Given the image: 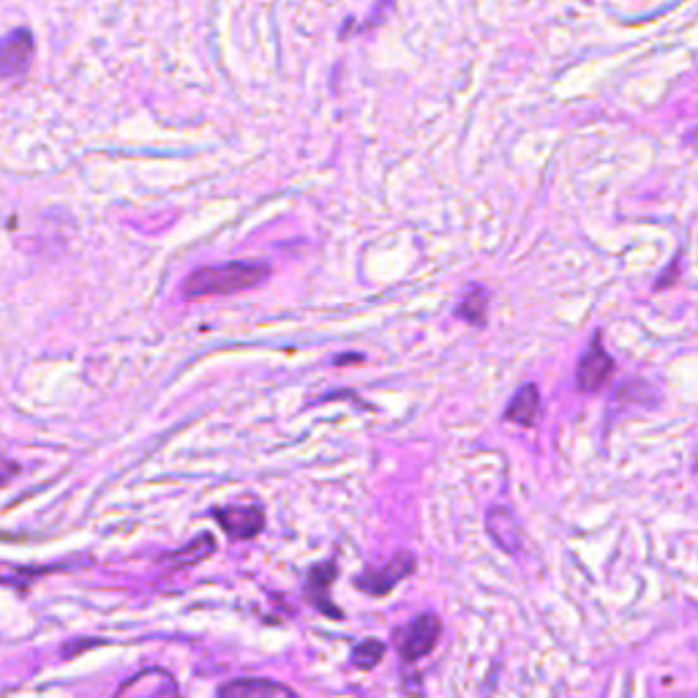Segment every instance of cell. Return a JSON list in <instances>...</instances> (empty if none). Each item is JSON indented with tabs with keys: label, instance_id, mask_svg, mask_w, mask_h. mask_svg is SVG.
Listing matches in <instances>:
<instances>
[{
	"label": "cell",
	"instance_id": "cell-6",
	"mask_svg": "<svg viewBox=\"0 0 698 698\" xmlns=\"http://www.w3.org/2000/svg\"><path fill=\"white\" fill-rule=\"evenodd\" d=\"M611 374H614V358L603 349L598 333L587 347V352H584V358H581L579 371H576V382H579L581 393L595 396V393H600V390L609 385Z\"/></svg>",
	"mask_w": 698,
	"mask_h": 698
},
{
	"label": "cell",
	"instance_id": "cell-7",
	"mask_svg": "<svg viewBox=\"0 0 698 698\" xmlns=\"http://www.w3.org/2000/svg\"><path fill=\"white\" fill-rule=\"evenodd\" d=\"M336 576H339V568H336V562H333V559H328V562H317V565L309 570V576H306V595H309L311 603L320 609V614H325V617L330 619L344 617L339 606L330 600V587H333Z\"/></svg>",
	"mask_w": 698,
	"mask_h": 698
},
{
	"label": "cell",
	"instance_id": "cell-3",
	"mask_svg": "<svg viewBox=\"0 0 698 698\" xmlns=\"http://www.w3.org/2000/svg\"><path fill=\"white\" fill-rule=\"evenodd\" d=\"M418 568V557L409 554V551H401L396 557L385 562L382 568H366L355 579V587L366 595H374V598H385L393 592L396 584H401L404 579H409Z\"/></svg>",
	"mask_w": 698,
	"mask_h": 698
},
{
	"label": "cell",
	"instance_id": "cell-11",
	"mask_svg": "<svg viewBox=\"0 0 698 698\" xmlns=\"http://www.w3.org/2000/svg\"><path fill=\"white\" fill-rule=\"evenodd\" d=\"M489 300L491 292L483 284H469L467 292L461 295L459 306H456V317L475 328H483L489 322Z\"/></svg>",
	"mask_w": 698,
	"mask_h": 698
},
{
	"label": "cell",
	"instance_id": "cell-1",
	"mask_svg": "<svg viewBox=\"0 0 698 698\" xmlns=\"http://www.w3.org/2000/svg\"><path fill=\"white\" fill-rule=\"evenodd\" d=\"M270 279V265L260 260H230L221 265H205L191 270L183 281V298H227L238 292H249L262 287Z\"/></svg>",
	"mask_w": 698,
	"mask_h": 698
},
{
	"label": "cell",
	"instance_id": "cell-9",
	"mask_svg": "<svg viewBox=\"0 0 698 698\" xmlns=\"http://www.w3.org/2000/svg\"><path fill=\"white\" fill-rule=\"evenodd\" d=\"M538 415H540L538 385L527 382V385H521V388L516 390V396L510 399L508 409H505V415H502V418L508 420V423H516V426H535V423H538Z\"/></svg>",
	"mask_w": 698,
	"mask_h": 698
},
{
	"label": "cell",
	"instance_id": "cell-13",
	"mask_svg": "<svg viewBox=\"0 0 698 698\" xmlns=\"http://www.w3.org/2000/svg\"><path fill=\"white\" fill-rule=\"evenodd\" d=\"M385 649L388 647L379 639H363L352 649V666L360 671L377 669L379 663H382V658H385Z\"/></svg>",
	"mask_w": 698,
	"mask_h": 698
},
{
	"label": "cell",
	"instance_id": "cell-2",
	"mask_svg": "<svg viewBox=\"0 0 698 698\" xmlns=\"http://www.w3.org/2000/svg\"><path fill=\"white\" fill-rule=\"evenodd\" d=\"M439 633H442V622L437 614H420L407 625L393 630V647L399 649V655L404 663H415L431 655V649L437 647Z\"/></svg>",
	"mask_w": 698,
	"mask_h": 698
},
{
	"label": "cell",
	"instance_id": "cell-14",
	"mask_svg": "<svg viewBox=\"0 0 698 698\" xmlns=\"http://www.w3.org/2000/svg\"><path fill=\"white\" fill-rule=\"evenodd\" d=\"M17 472H20V467H17V464H14V461L3 459V456H0V486H3V483H6V480H11V478H14V475H17Z\"/></svg>",
	"mask_w": 698,
	"mask_h": 698
},
{
	"label": "cell",
	"instance_id": "cell-10",
	"mask_svg": "<svg viewBox=\"0 0 698 698\" xmlns=\"http://www.w3.org/2000/svg\"><path fill=\"white\" fill-rule=\"evenodd\" d=\"M219 696H295V690L281 685V682H273V679L268 677H243L235 679V682H227V685H221Z\"/></svg>",
	"mask_w": 698,
	"mask_h": 698
},
{
	"label": "cell",
	"instance_id": "cell-15",
	"mask_svg": "<svg viewBox=\"0 0 698 698\" xmlns=\"http://www.w3.org/2000/svg\"><path fill=\"white\" fill-rule=\"evenodd\" d=\"M347 360H363L360 355H344V358H339L336 363H347Z\"/></svg>",
	"mask_w": 698,
	"mask_h": 698
},
{
	"label": "cell",
	"instance_id": "cell-4",
	"mask_svg": "<svg viewBox=\"0 0 698 698\" xmlns=\"http://www.w3.org/2000/svg\"><path fill=\"white\" fill-rule=\"evenodd\" d=\"M213 519L232 540H254L265 529V508L260 502H240L213 510Z\"/></svg>",
	"mask_w": 698,
	"mask_h": 698
},
{
	"label": "cell",
	"instance_id": "cell-5",
	"mask_svg": "<svg viewBox=\"0 0 698 698\" xmlns=\"http://www.w3.org/2000/svg\"><path fill=\"white\" fill-rule=\"evenodd\" d=\"M36 41L28 28H17L0 36V77L3 80H17L25 77L33 63Z\"/></svg>",
	"mask_w": 698,
	"mask_h": 698
},
{
	"label": "cell",
	"instance_id": "cell-8",
	"mask_svg": "<svg viewBox=\"0 0 698 698\" xmlns=\"http://www.w3.org/2000/svg\"><path fill=\"white\" fill-rule=\"evenodd\" d=\"M486 529H489V535L494 538V543H497L499 549L505 551V554H519L521 527H519V521H516V516H513L508 508H502V505L491 508L489 516H486Z\"/></svg>",
	"mask_w": 698,
	"mask_h": 698
},
{
	"label": "cell",
	"instance_id": "cell-12",
	"mask_svg": "<svg viewBox=\"0 0 698 698\" xmlns=\"http://www.w3.org/2000/svg\"><path fill=\"white\" fill-rule=\"evenodd\" d=\"M213 551H216V540H213L210 532H202L200 538H194L191 543H186V549L167 554L164 562H170V565H175V568H194L197 562L208 559Z\"/></svg>",
	"mask_w": 698,
	"mask_h": 698
}]
</instances>
